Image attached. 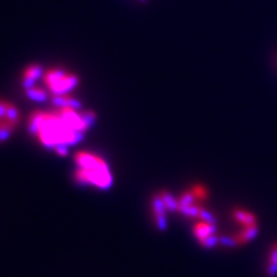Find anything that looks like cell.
Listing matches in <instances>:
<instances>
[{"label":"cell","mask_w":277,"mask_h":277,"mask_svg":"<svg viewBox=\"0 0 277 277\" xmlns=\"http://www.w3.org/2000/svg\"><path fill=\"white\" fill-rule=\"evenodd\" d=\"M193 232L198 242L207 249H211L220 243V238L216 236V226L211 222L199 220L194 224Z\"/></svg>","instance_id":"4"},{"label":"cell","mask_w":277,"mask_h":277,"mask_svg":"<svg viewBox=\"0 0 277 277\" xmlns=\"http://www.w3.org/2000/svg\"><path fill=\"white\" fill-rule=\"evenodd\" d=\"M233 220L239 223L242 227H251L257 224L255 215L244 209H236L232 213Z\"/></svg>","instance_id":"8"},{"label":"cell","mask_w":277,"mask_h":277,"mask_svg":"<svg viewBox=\"0 0 277 277\" xmlns=\"http://www.w3.org/2000/svg\"><path fill=\"white\" fill-rule=\"evenodd\" d=\"M76 170L74 179L77 184L105 190L112 185L110 166L102 156L88 151H77L74 156Z\"/></svg>","instance_id":"2"},{"label":"cell","mask_w":277,"mask_h":277,"mask_svg":"<svg viewBox=\"0 0 277 277\" xmlns=\"http://www.w3.org/2000/svg\"><path fill=\"white\" fill-rule=\"evenodd\" d=\"M43 76V71L42 67L38 64L29 65L25 68L24 73H22V83H24L25 88L34 86L40 77Z\"/></svg>","instance_id":"5"},{"label":"cell","mask_w":277,"mask_h":277,"mask_svg":"<svg viewBox=\"0 0 277 277\" xmlns=\"http://www.w3.org/2000/svg\"><path fill=\"white\" fill-rule=\"evenodd\" d=\"M42 80L47 90L53 97L67 95L76 89L80 82L76 73L60 67H52L43 72Z\"/></svg>","instance_id":"3"},{"label":"cell","mask_w":277,"mask_h":277,"mask_svg":"<svg viewBox=\"0 0 277 277\" xmlns=\"http://www.w3.org/2000/svg\"><path fill=\"white\" fill-rule=\"evenodd\" d=\"M95 120L93 111H81L79 104H54L51 110H37L29 118V129L45 148L65 156L67 147L82 138Z\"/></svg>","instance_id":"1"},{"label":"cell","mask_w":277,"mask_h":277,"mask_svg":"<svg viewBox=\"0 0 277 277\" xmlns=\"http://www.w3.org/2000/svg\"><path fill=\"white\" fill-rule=\"evenodd\" d=\"M25 91H27V95L30 97L31 100L37 101V102H42V101H45L48 99L49 91L43 89V88L36 86V84H34V86H31V87L25 88Z\"/></svg>","instance_id":"10"},{"label":"cell","mask_w":277,"mask_h":277,"mask_svg":"<svg viewBox=\"0 0 277 277\" xmlns=\"http://www.w3.org/2000/svg\"><path fill=\"white\" fill-rule=\"evenodd\" d=\"M257 232H259V227H257V224L251 227H243V230L232 237L234 245L239 246L251 242V240L256 236Z\"/></svg>","instance_id":"6"},{"label":"cell","mask_w":277,"mask_h":277,"mask_svg":"<svg viewBox=\"0 0 277 277\" xmlns=\"http://www.w3.org/2000/svg\"><path fill=\"white\" fill-rule=\"evenodd\" d=\"M19 120L11 118H0V143L9 139L15 128L18 127Z\"/></svg>","instance_id":"7"},{"label":"cell","mask_w":277,"mask_h":277,"mask_svg":"<svg viewBox=\"0 0 277 277\" xmlns=\"http://www.w3.org/2000/svg\"><path fill=\"white\" fill-rule=\"evenodd\" d=\"M192 194L194 195V198L197 199V201H202L207 198L208 192L206 190V187L201 186V185H195L193 188L191 190Z\"/></svg>","instance_id":"11"},{"label":"cell","mask_w":277,"mask_h":277,"mask_svg":"<svg viewBox=\"0 0 277 277\" xmlns=\"http://www.w3.org/2000/svg\"><path fill=\"white\" fill-rule=\"evenodd\" d=\"M267 275L274 277L277 275V244L272 247L267 263Z\"/></svg>","instance_id":"9"}]
</instances>
